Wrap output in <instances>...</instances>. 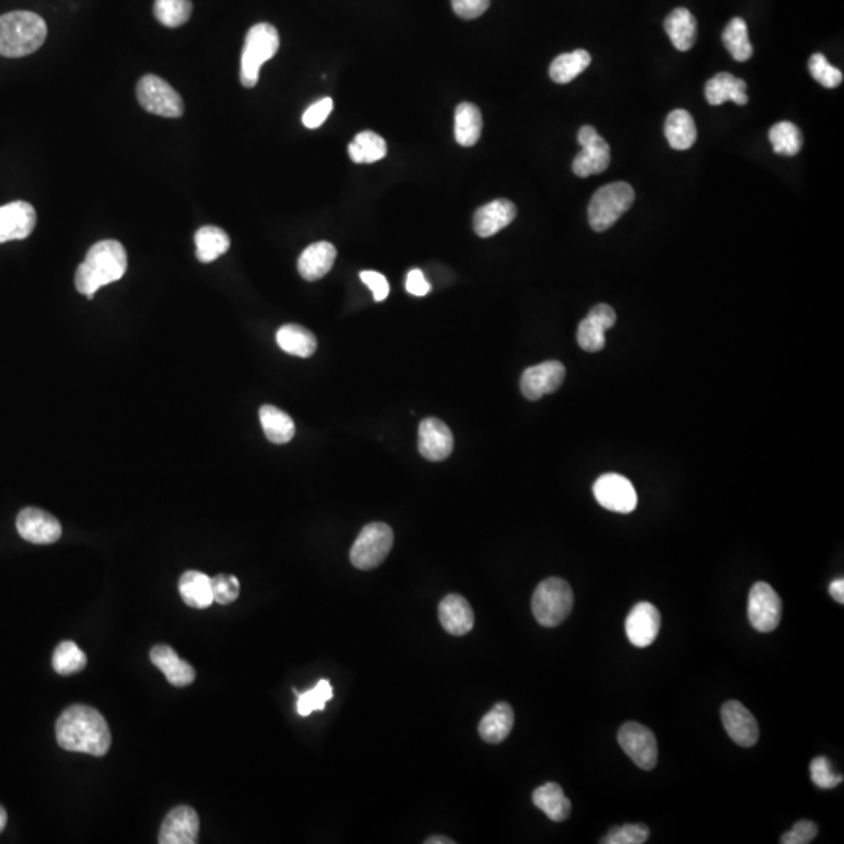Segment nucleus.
I'll return each mask as SVG.
<instances>
[{
  "instance_id": "44",
  "label": "nucleus",
  "mask_w": 844,
  "mask_h": 844,
  "mask_svg": "<svg viewBox=\"0 0 844 844\" xmlns=\"http://www.w3.org/2000/svg\"><path fill=\"white\" fill-rule=\"evenodd\" d=\"M210 579L215 602L221 605H229L237 601L238 596H240V580L237 577L219 574V576L210 577Z\"/></svg>"
},
{
  "instance_id": "36",
  "label": "nucleus",
  "mask_w": 844,
  "mask_h": 844,
  "mask_svg": "<svg viewBox=\"0 0 844 844\" xmlns=\"http://www.w3.org/2000/svg\"><path fill=\"white\" fill-rule=\"evenodd\" d=\"M387 141L376 132L366 130L355 136L354 141L349 144V157L354 163H376L387 155Z\"/></svg>"
},
{
  "instance_id": "3",
  "label": "nucleus",
  "mask_w": 844,
  "mask_h": 844,
  "mask_svg": "<svg viewBox=\"0 0 844 844\" xmlns=\"http://www.w3.org/2000/svg\"><path fill=\"white\" fill-rule=\"evenodd\" d=\"M47 26L32 11H11L0 16V55L21 58L33 54L46 41Z\"/></svg>"
},
{
  "instance_id": "32",
  "label": "nucleus",
  "mask_w": 844,
  "mask_h": 844,
  "mask_svg": "<svg viewBox=\"0 0 844 844\" xmlns=\"http://www.w3.org/2000/svg\"><path fill=\"white\" fill-rule=\"evenodd\" d=\"M260 422H262L266 438L274 444L290 443L296 433V426L291 416L274 405H263L260 408Z\"/></svg>"
},
{
  "instance_id": "51",
  "label": "nucleus",
  "mask_w": 844,
  "mask_h": 844,
  "mask_svg": "<svg viewBox=\"0 0 844 844\" xmlns=\"http://www.w3.org/2000/svg\"><path fill=\"white\" fill-rule=\"evenodd\" d=\"M829 593L838 604H844V579L840 577V579H835L834 582L830 583Z\"/></svg>"
},
{
  "instance_id": "48",
  "label": "nucleus",
  "mask_w": 844,
  "mask_h": 844,
  "mask_svg": "<svg viewBox=\"0 0 844 844\" xmlns=\"http://www.w3.org/2000/svg\"><path fill=\"white\" fill-rule=\"evenodd\" d=\"M360 279L372 291L374 301L382 302L387 299L388 294H390V285H388L387 277L383 274L377 271H363L360 274Z\"/></svg>"
},
{
  "instance_id": "22",
  "label": "nucleus",
  "mask_w": 844,
  "mask_h": 844,
  "mask_svg": "<svg viewBox=\"0 0 844 844\" xmlns=\"http://www.w3.org/2000/svg\"><path fill=\"white\" fill-rule=\"evenodd\" d=\"M516 218V207L508 199H496L483 205L474 215V230L482 238H490L512 224Z\"/></svg>"
},
{
  "instance_id": "23",
  "label": "nucleus",
  "mask_w": 844,
  "mask_h": 844,
  "mask_svg": "<svg viewBox=\"0 0 844 844\" xmlns=\"http://www.w3.org/2000/svg\"><path fill=\"white\" fill-rule=\"evenodd\" d=\"M151 662L165 674L166 680L174 687H188L196 680V671L193 666L180 659L171 646H166V644L154 646L151 651Z\"/></svg>"
},
{
  "instance_id": "20",
  "label": "nucleus",
  "mask_w": 844,
  "mask_h": 844,
  "mask_svg": "<svg viewBox=\"0 0 844 844\" xmlns=\"http://www.w3.org/2000/svg\"><path fill=\"white\" fill-rule=\"evenodd\" d=\"M616 313L610 305L599 304L580 322L577 343L583 351L599 352L605 346V332L615 326Z\"/></svg>"
},
{
  "instance_id": "2",
  "label": "nucleus",
  "mask_w": 844,
  "mask_h": 844,
  "mask_svg": "<svg viewBox=\"0 0 844 844\" xmlns=\"http://www.w3.org/2000/svg\"><path fill=\"white\" fill-rule=\"evenodd\" d=\"M127 271V252L119 241H99L86 254L85 262L76 272V288L80 294L93 299L105 285L118 282Z\"/></svg>"
},
{
  "instance_id": "12",
  "label": "nucleus",
  "mask_w": 844,
  "mask_h": 844,
  "mask_svg": "<svg viewBox=\"0 0 844 844\" xmlns=\"http://www.w3.org/2000/svg\"><path fill=\"white\" fill-rule=\"evenodd\" d=\"M593 493L599 505L615 513H632L638 505L637 491L632 482L619 474L608 473L599 477L593 485Z\"/></svg>"
},
{
  "instance_id": "40",
  "label": "nucleus",
  "mask_w": 844,
  "mask_h": 844,
  "mask_svg": "<svg viewBox=\"0 0 844 844\" xmlns=\"http://www.w3.org/2000/svg\"><path fill=\"white\" fill-rule=\"evenodd\" d=\"M154 13L163 26L177 29L191 18L193 4L191 0H155Z\"/></svg>"
},
{
  "instance_id": "25",
  "label": "nucleus",
  "mask_w": 844,
  "mask_h": 844,
  "mask_svg": "<svg viewBox=\"0 0 844 844\" xmlns=\"http://www.w3.org/2000/svg\"><path fill=\"white\" fill-rule=\"evenodd\" d=\"M705 99L713 107L726 104L727 101L746 105L749 102L748 85L729 72H721L705 85Z\"/></svg>"
},
{
  "instance_id": "52",
  "label": "nucleus",
  "mask_w": 844,
  "mask_h": 844,
  "mask_svg": "<svg viewBox=\"0 0 844 844\" xmlns=\"http://www.w3.org/2000/svg\"><path fill=\"white\" fill-rule=\"evenodd\" d=\"M7 821H8L7 810H5L4 807H2V805H0V834H2V832H4L5 826H7Z\"/></svg>"
},
{
  "instance_id": "16",
  "label": "nucleus",
  "mask_w": 844,
  "mask_h": 844,
  "mask_svg": "<svg viewBox=\"0 0 844 844\" xmlns=\"http://www.w3.org/2000/svg\"><path fill=\"white\" fill-rule=\"evenodd\" d=\"M199 816L188 805H179L166 815L161 824L158 843L160 844H196L199 837Z\"/></svg>"
},
{
  "instance_id": "21",
  "label": "nucleus",
  "mask_w": 844,
  "mask_h": 844,
  "mask_svg": "<svg viewBox=\"0 0 844 844\" xmlns=\"http://www.w3.org/2000/svg\"><path fill=\"white\" fill-rule=\"evenodd\" d=\"M440 623L454 637H463L474 627V612L469 602L460 594H449L438 607Z\"/></svg>"
},
{
  "instance_id": "1",
  "label": "nucleus",
  "mask_w": 844,
  "mask_h": 844,
  "mask_svg": "<svg viewBox=\"0 0 844 844\" xmlns=\"http://www.w3.org/2000/svg\"><path fill=\"white\" fill-rule=\"evenodd\" d=\"M58 744L65 751L102 757L111 746V734L104 716L88 705H71L55 724Z\"/></svg>"
},
{
  "instance_id": "39",
  "label": "nucleus",
  "mask_w": 844,
  "mask_h": 844,
  "mask_svg": "<svg viewBox=\"0 0 844 844\" xmlns=\"http://www.w3.org/2000/svg\"><path fill=\"white\" fill-rule=\"evenodd\" d=\"M769 141L773 144L774 152L785 157H794L802 149L801 130L793 122H777L769 130Z\"/></svg>"
},
{
  "instance_id": "4",
  "label": "nucleus",
  "mask_w": 844,
  "mask_h": 844,
  "mask_svg": "<svg viewBox=\"0 0 844 844\" xmlns=\"http://www.w3.org/2000/svg\"><path fill=\"white\" fill-rule=\"evenodd\" d=\"M280 36L276 27L268 22H260L246 35L243 55H241V83L246 88H254L260 77V69L279 51Z\"/></svg>"
},
{
  "instance_id": "42",
  "label": "nucleus",
  "mask_w": 844,
  "mask_h": 844,
  "mask_svg": "<svg viewBox=\"0 0 844 844\" xmlns=\"http://www.w3.org/2000/svg\"><path fill=\"white\" fill-rule=\"evenodd\" d=\"M810 74L816 82L821 83L824 88H837L843 82V74L840 69L830 65L823 54H815L809 61Z\"/></svg>"
},
{
  "instance_id": "13",
  "label": "nucleus",
  "mask_w": 844,
  "mask_h": 844,
  "mask_svg": "<svg viewBox=\"0 0 844 844\" xmlns=\"http://www.w3.org/2000/svg\"><path fill=\"white\" fill-rule=\"evenodd\" d=\"M16 529L24 540L33 544H52L60 540V521L41 508H24L16 519Z\"/></svg>"
},
{
  "instance_id": "43",
  "label": "nucleus",
  "mask_w": 844,
  "mask_h": 844,
  "mask_svg": "<svg viewBox=\"0 0 844 844\" xmlns=\"http://www.w3.org/2000/svg\"><path fill=\"white\" fill-rule=\"evenodd\" d=\"M649 835H651V830L644 824H626V826L613 827L602 843L641 844L648 841Z\"/></svg>"
},
{
  "instance_id": "5",
  "label": "nucleus",
  "mask_w": 844,
  "mask_h": 844,
  "mask_svg": "<svg viewBox=\"0 0 844 844\" xmlns=\"http://www.w3.org/2000/svg\"><path fill=\"white\" fill-rule=\"evenodd\" d=\"M573 605V590L560 577L543 580L533 593V616L543 627L560 626L573 610Z\"/></svg>"
},
{
  "instance_id": "27",
  "label": "nucleus",
  "mask_w": 844,
  "mask_h": 844,
  "mask_svg": "<svg viewBox=\"0 0 844 844\" xmlns=\"http://www.w3.org/2000/svg\"><path fill=\"white\" fill-rule=\"evenodd\" d=\"M665 30L677 51L687 52L696 43L698 22L687 8H676L665 19Z\"/></svg>"
},
{
  "instance_id": "11",
  "label": "nucleus",
  "mask_w": 844,
  "mask_h": 844,
  "mask_svg": "<svg viewBox=\"0 0 844 844\" xmlns=\"http://www.w3.org/2000/svg\"><path fill=\"white\" fill-rule=\"evenodd\" d=\"M749 623L762 633L773 632L782 618V601L769 583L757 582L749 591Z\"/></svg>"
},
{
  "instance_id": "29",
  "label": "nucleus",
  "mask_w": 844,
  "mask_h": 844,
  "mask_svg": "<svg viewBox=\"0 0 844 844\" xmlns=\"http://www.w3.org/2000/svg\"><path fill=\"white\" fill-rule=\"evenodd\" d=\"M179 591L183 602L188 607L197 608V610H204L215 602L210 577L199 571H186L182 574L179 580Z\"/></svg>"
},
{
  "instance_id": "31",
  "label": "nucleus",
  "mask_w": 844,
  "mask_h": 844,
  "mask_svg": "<svg viewBox=\"0 0 844 844\" xmlns=\"http://www.w3.org/2000/svg\"><path fill=\"white\" fill-rule=\"evenodd\" d=\"M277 344L283 352L299 358L312 357L318 347L315 335L297 324L280 327L277 332Z\"/></svg>"
},
{
  "instance_id": "15",
  "label": "nucleus",
  "mask_w": 844,
  "mask_h": 844,
  "mask_svg": "<svg viewBox=\"0 0 844 844\" xmlns=\"http://www.w3.org/2000/svg\"><path fill=\"white\" fill-rule=\"evenodd\" d=\"M662 616L651 602H640L630 610L626 619V633L637 648H648L659 637Z\"/></svg>"
},
{
  "instance_id": "6",
  "label": "nucleus",
  "mask_w": 844,
  "mask_h": 844,
  "mask_svg": "<svg viewBox=\"0 0 844 844\" xmlns=\"http://www.w3.org/2000/svg\"><path fill=\"white\" fill-rule=\"evenodd\" d=\"M635 191L626 182L608 183L594 193L588 205V219L594 232H605L630 210Z\"/></svg>"
},
{
  "instance_id": "30",
  "label": "nucleus",
  "mask_w": 844,
  "mask_h": 844,
  "mask_svg": "<svg viewBox=\"0 0 844 844\" xmlns=\"http://www.w3.org/2000/svg\"><path fill=\"white\" fill-rule=\"evenodd\" d=\"M665 136L669 146L676 151H687L696 143L698 129L687 110H674L666 118Z\"/></svg>"
},
{
  "instance_id": "46",
  "label": "nucleus",
  "mask_w": 844,
  "mask_h": 844,
  "mask_svg": "<svg viewBox=\"0 0 844 844\" xmlns=\"http://www.w3.org/2000/svg\"><path fill=\"white\" fill-rule=\"evenodd\" d=\"M818 835V826L812 821L802 819L794 824L793 829L787 834L782 835L780 843L782 844H807L812 843Z\"/></svg>"
},
{
  "instance_id": "37",
  "label": "nucleus",
  "mask_w": 844,
  "mask_h": 844,
  "mask_svg": "<svg viewBox=\"0 0 844 844\" xmlns=\"http://www.w3.org/2000/svg\"><path fill=\"white\" fill-rule=\"evenodd\" d=\"M723 43L730 55L740 63L748 61L754 54L749 41L748 24L744 19L734 18L727 24L723 32Z\"/></svg>"
},
{
  "instance_id": "33",
  "label": "nucleus",
  "mask_w": 844,
  "mask_h": 844,
  "mask_svg": "<svg viewBox=\"0 0 844 844\" xmlns=\"http://www.w3.org/2000/svg\"><path fill=\"white\" fill-rule=\"evenodd\" d=\"M482 113L469 102H463L455 110V140L460 146L471 147L477 144L482 135Z\"/></svg>"
},
{
  "instance_id": "34",
  "label": "nucleus",
  "mask_w": 844,
  "mask_h": 844,
  "mask_svg": "<svg viewBox=\"0 0 844 844\" xmlns=\"http://www.w3.org/2000/svg\"><path fill=\"white\" fill-rule=\"evenodd\" d=\"M197 260L211 263L226 254L230 247V238L224 230L215 226H205L197 230L196 237Z\"/></svg>"
},
{
  "instance_id": "53",
  "label": "nucleus",
  "mask_w": 844,
  "mask_h": 844,
  "mask_svg": "<svg viewBox=\"0 0 844 844\" xmlns=\"http://www.w3.org/2000/svg\"><path fill=\"white\" fill-rule=\"evenodd\" d=\"M427 844H454V841L449 840L446 837H430L429 840H426Z\"/></svg>"
},
{
  "instance_id": "7",
  "label": "nucleus",
  "mask_w": 844,
  "mask_h": 844,
  "mask_svg": "<svg viewBox=\"0 0 844 844\" xmlns=\"http://www.w3.org/2000/svg\"><path fill=\"white\" fill-rule=\"evenodd\" d=\"M394 533L390 526L371 523L360 532L351 549V562L362 571L377 568L393 548Z\"/></svg>"
},
{
  "instance_id": "35",
  "label": "nucleus",
  "mask_w": 844,
  "mask_h": 844,
  "mask_svg": "<svg viewBox=\"0 0 844 844\" xmlns=\"http://www.w3.org/2000/svg\"><path fill=\"white\" fill-rule=\"evenodd\" d=\"M591 65V55L583 49L558 55L549 68V76L555 83L566 85L579 77Z\"/></svg>"
},
{
  "instance_id": "14",
  "label": "nucleus",
  "mask_w": 844,
  "mask_h": 844,
  "mask_svg": "<svg viewBox=\"0 0 844 844\" xmlns=\"http://www.w3.org/2000/svg\"><path fill=\"white\" fill-rule=\"evenodd\" d=\"M566 369L557 360H548L541 365L532 366L521 377V391L529 401H538L546 394L555 393L562 387Z\"/></svg>"
},
{
  "instance_id": "47",
  "label": "nucleus",
  "mask_w": 844,
  "mask_h": 844,
  "mask_svg": "<svg viewBox=\"0 0 844 844\" xmlns=\"http://www.w3.org/2000/svg\"><path fill=\"white\" fill-rule=\"evenodd\" d=\"M332 110V99H330V97H324L321 101L313 104L312 107L307 108L304 116H302V122H304V126L307 127V129H318V127H321L322 124L327 121V118H329Z\"/></svg>"
},
{
  "instance_id": "26",
  "label": "nucleus",
  "mask_w": 844,
  "mask_h": 844,
  "mask_svg": "<svg viewBox=\"0 0 844 844\" xmlns=\"http://www.w3.org/2000/svg\"><path fill=\"white\" fill-rule=\"evenodd\" d=\"M513 726H515V713H513L512 705L499 702L480 721V738L490 744L502 743L512 732Z\"/></svg>"
},
{
  "instance_id": "17",
  "label": "nucleus",
  "mask_w": 844,
  "mask_h": 844,
  "mask_svg": "<svg viewBox=\"0 0 844 844\" xmlns=\"http://www.w3.org/2000/svg\"><path fill=\"white\" fill-rule=\"evenodd\" d=\"M724 729L741 748H752L760 737L759 723L741 702L727 701L721 709Z\"/></svg>"
},
{
  "instance_id": "50",
  "label": "nucleus",
  "mask_w": 844,
  "mask_h": 844,
  "mask_svg": "<svg viewBox=\"0 0 844 844\" xmlns=\"http://www.w3.org/2000/svg\"><path fill=\"white\" fill-rule=\"evenodd\" d=\"M405 288L413 296L422 297L430 293L432 285L427 282L426 276L422 274L421 269H412V271L408 272Z\"/></svg>"
},
{
  "instance_id": "18",
  "label": "nucleus",
  "mask_w": 844,
  "mask_h": 844,
  "mask_svg": "<svg viewBox=\"0 0 844 844\" xmlns=\"http://www.w3.org/2000/svg\"><path fill=\"white\" fill-rule=\"evenodd\" d=\"M419 454L430 462H443L454 449V435L443 421L427 418L419 424Z\"/></svg>"
},
{
  "instance_id": "38",
  "label": "nucleus",
  "mask_w": 844,
  "mask_h": 844,
  "mask_svg": "<svg viewBox=\"0 0 844 844\" xmlns=\"http://www.w3.org/2000/svg\"><path fill=\"white\" fill-rule=\"evenodd\" d=\"M85 652L74 641H63L58 644L52 657V666L60 676H72L86 668Z\"/></svg>"
},
{
  "instance_id": "41",
  "label": "nucleus",
  "mask_w": 844,
  "mask_h": 844,
  "mask_svg": "<svg viewBox=\"0 0 844 844\" xmlns=\"http://www.w3.org/2000/svg\"><path fill=\"white\" fill-rule=\"evenodd\" d=\"M332 698L333 690L329 680H319L312 690L297 693V713L301 716H310L316 710L326 709L327 702Z\"/></svg>"
},
{
  "instance_id": "10",
  "label": "nucleus",
  "mask_w": 844,
  "mask_h": 844,
  "mask_svg": "<svg viewBox=\"0 0 844 844\" xmlns=\"http://www.w3.org/2000/svg\"><path fill=\"white\" fill-rule=\"evenodd\" d=\"M582 151L573 161V172L577 177L601 174L610 166L612 154L607 141L591 126H583L577 135Z\"/></svg>"
},
{
  "instance_id": "9",
  "label": "nucleus",
  "mask_w": 844,
  "mask_h": 844,
  "mask_svg": "<svg viewBox=\"0 0 844 844\" xmlns=\"http://www.w3.org/2000/svg\"><path fill=\"white\" fill-rule=\"evenodd\" d=\"M619 746L632 762L644 771H651L659 760V744L654 732L643 724L626 723L618 732Z\"/></svg>"
},
{
  "instance_id": "24",
  "label": "nucleus",
  "mask_w": 844,
  "mask_h": 844,
  "mask_svg": "<svg viewBox=\"0 0 844 844\" xmlns=\"http://www.w3.org/2000/svg\"><path fill=\"white\" fill-rule=\"evenodd\" d=\"M335 260H337L335 246L327 241H319V243L310 244L302 252L297 262V269L305 280L316 282L329 274Z\"/></svg>"
},
{
  "instance_id": "28",
  "label": "nucleus",
  "mask_w": 844,
  "mask_h": 844,
  "mask_svg": "<svg viewBox=\"0 0 844 844\" xmlns=\"http://www.w3.org/2000/svg\"><path fill=\"white\" fill-rule=\"evenodd\" d=\"M533 804L546 813L555 823H562L571 815V801L566 798L563 788L555 782L541 785L533 791Z\"/></svg>"
},
{
  "instance_id": "8",
  "label": "nucleus",
  "mask_w": 844,
  "mask_h": 844,
  "mask_svg": "<svg viewBox=\"0 0 844 844\" xmlns=\"http://www.w3.org/2000/svg\"><path fill=\"white\" fill-rule=\"evenodd\" d=\"M138 102L144 110L163 118H180L183 115V101L174 88L160 77L144 76L136 86Z\"/></svg>"
},
{
  "instance_id": "49",
  "label": "nucleus",
  "mask_w": 844,
  "mask_h": 844,
  "mask_svg": "<svg viewBox=\"0 0 844 844\" xmlns=\"http://www.w3.org/2000/svg\"><path fill=\"white\" fill-rule=\"evenodd\" d=\"M490 7V0H452L455 15L463 19H477Z\"/></svg>"
},
{
  "instance_id": "19",
  "label": "nucleus",
  "mask_w": 844,
  "mask_h": 844,
  "mask_svg": "<svg viewBox=\"0 0 844 844\" xmlns=\"http://www.w3.org/2000/svg\"><path fill=\"white\" fill-rule=\"evenodd\" d=\"M36 226V211L29 202L16 201L0 207V244L26 240Z\"/></svg>"
},
{
  "instance_id": "45",
  "label": "nucleus",
  "mask_w": 844,
  "mask_h": 844,
  "mask_svg": "<svg viewBox=\"0 0 844 844\" xmlns=\"http://www.w3.org/2000/svg\"><path fill=\"white\" fill-rule=\"evenodd\" d=\"M810 774H812L813 784L823 790H832L843 782V776L832 771V765L826 757H816L812 760Z\"/></svg>"
}]
</instances>
